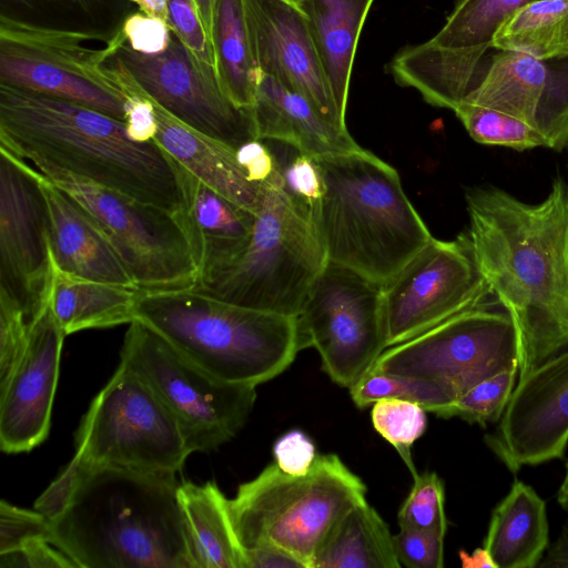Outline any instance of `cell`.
<instances>
[{"instance_id":"6da1fadb","label":"cell","mask_w":568,"mask_h":568,"mask_svg":"<svg viewBox=\"0 0 568 568\" xmlns=\"http://www.w3.org/2000/svg\"><path fill=\"white\" fill-rule=\"evenodd\" d=\"M475 262L517 333L519 379L568 346V186L525 203L495 186L465 193Z\"/></svg>"},{"instance_id":"7a4b0ae2","label":"cell","mask_w":568,"mask_h":568,"mask_svg":"<svg viewBox=\"0 0 568 568\" xmlns=\"http://www.w3.org/2000/svg\"><path fill=\"white\" fill-rule=\"evenodd\" d=\"M178 486L175 473L65 467L34 509L78 567L199 568Z\"/></svg>"},{"instance_id":"3957f363","label":"cell","mask_w":568,"mask_h":568,"mask_svg":"<svg viewBox=\"0 0 568 568\" xmlns=\"http://www.w3.org/2000/svg\"><path fill=\"white\" fill-rule=\"evenodd\" d=\"M0 148L44 176L65 174L176 213L178 162L123 121L49 94L0 83Z\"/></svg>"},{"instance_id":"277c9868","label":"cell","mask_w":568,"mask_h":568,"mask_svg":"<svg viewBox=\"0 0 568 568\" xmlns=\"http://www.w3.org/2000/svg\"><path fill=\"white\" fill-rule=\"evenodd\" d=\"M314 159L323 182L314 221L327 261L386 283L433 237L398 172L364 149Z\"/></svg>"},{"instance_id":"5b68a950","label":"cell","mask_w":568,"mask_h":568,"mask_svg":"<svg viewBox=\"0 0 568 568\" xmlns=\"http://www.w3.org/2000/svg\"><path fill=\"white\" fill-rule=\"evenodd\" d=\"M135 318L213 376L257 386L282 374L301 348L298 321L202 294L140 291Z\"/></svg>"},{"instance_id":"8992f818","label":"cell","mask_w":568,"mask_h":568,"mask_svg":"<svg viewBox=\"0 0 568 568\" xmlns=\"http://www.w3.org/2000/svg\"><path fill=\"white\" fill-rule=\"evenodd\" d=\"M266 185L247 241L230 256L202 267L193 290L297 317L327 257L313 213L283 189L280 166Z\"/></svg>"},{"instance_id":"52a82bcc","label":"cell","mask_w":568,"mask_h":568,"mask_svg":"<svg viewBox=\"0 0 568 568\" xmlns=\"http://www.w3.org/2000/svg\"><path fill=\"white\" fill-rule=\"evenodd\" d=\"M366 491L363 480L337 455L322 454L303 476L270 464L239 486L229 508L244 549L277 547L304 568H314L335 524L366 500Z\"/></svg>"},{"instance_id":"ba28073f","label":"cell","mask_w":568,"mask_h":568,"mask_svg":"<svg viewBox=\"0 0 568 568\" xmlns=\"http://www.w3.org/2000/svg\"><path fill=\"white\" fill-rule=\"evenodd\" d=\"M97 34L1 14L0 83L72 101L124 122L129 97L110 57L125 38L119 29L103 47L88 45Z\"/></svg>"},{"instance_id":"9c48e42d","label":"cell","mask_w":568,"mask_h":568,"mask_svg":"<svg viewBox=\"0 0 568 568\" xmlns=\"http://www.w3.org/2000/svg\"><path fill=\"white\" fill-rule=\"evenodd\" d=\"M192 454L169 409L129 366L93 398L75 433L69 469L122 467L178 473Z\"/></svg>"},{"instance_id":"30bf717a","label":"cell","mask_w":568,"mask_h":568,"mask_svg":"<svg viewBox=\"0 0 568 568\" xmlns=\"http://www.w3.org/2000/svg\"><path fill=\"white\" fill-rule=\"evenodd\" d=\"M121 362L169 409L191 453L211 452L232 439L246 424L256 400L255 386L213 376L138 318L129 324Z\"/></svg>"},{"instance_id":"8fae6325","label":"cell","mask_w":568,"mask_h":568,"mask_svg":"<svg viewBox=\"0 0 568 568\" xmlns=\"http://www.w3.org/2000/svg\"><path fill=\"white\" fill-rule=\"evenodd\" d=\"M383 284L327 261L297 316L301 348L314 347L322 369L349 388L387 348Z\"/></svg>"},{"instance_id":"7c38bea8","label":"cell","mask_w":568,"mask_h":568,"mask_svg":"<svg viewBox=\"0 0 568 568\" xmlns=\"http://www.w3.org/2000/svg\"><path fill=\"white\" fill-rule=\"evenodd\" d=\"M45 178L92 215L140 291L195 286L197 265L175 213L65 174Z\"/></svg>"},{"instance_id":"4fadbf2b","label":"cell","mask_w":568,"mask_h":568,"mask_svg":"<svg viewBox=\"0 0 568 568\" xmlns=\"http://www.w3.org/2000/svg\"><path fill=\"white\" fill-rule=\"evenodd\" d=\"M491 305L486 302L464 311L387 347L371 369L436 379L448 386L456 398L487 377L518 369L513 320L506 310Z\"/></svg>"},{"instance_id":"5bb4252c","label":"cell","mask_w":568,"mask_h":568,"mask_svg":"<svg viewBox=\"0 0 568 568\" xmlns=\"http://www.w3.org/2000/svg\"><path fill=\"white\" fill-rule=\"evenodd\" d=\"M382 293L386 347L479 306L493 295L466 233L454 241L432 237L383 284Z\"/></svg>"},{"instance_id":"9a60e30c","label":"cell","mask_w":568,"mask_h":568,"mask_svg":"<svg viewBox=\"0 0 568 568\" xmlns=\"http://www.w3.org/2000/svg\"><path fill=\"white\" fill-rule=\"evenodd\" d=\"M113 57L150 100L183 124L234 150L258 140L252 109L237 106L224 92L215 68L202 62L172 29L161 53H140L124 39Z\"/></svg>"},{"instance_id":"2e32d148","label":"cell","mask_w":568,"mask_h":568,"mask_svg":"<svg viewBox=\"0 0 568 568\" xmlns=\"http://www.w3.org/2000/svg\"><path fill=\"white\" fill-rule=\"evenodd\" d=\"M532 0H458L428 41L402 49L388 70L438 108L454 110L475 88L486 52L500 24Z\"/></svg>"},{"instance_id":"e0dca14e","label":"cell","mask_w":568,"mask_h":568,"mask_svg":"<svg viewBox=\"0 0 568 568\" xmlns=\"http://www.w3.org/2000/svg\"><path fill=\"white\" fill-rule=\"evenodd\" d=\"M42 173L0 148V295L33 326L50 305L54 266Z\"/></svg>"},{"instance_id":"ac0fdd59","label":"cell","mask_w":568,"mask_h":568,"mask_svg":"<svg viewBox=\"0 0 568 568\" xmlns=\"http://www.w3.org/2000/svg\"><path fill=\"white\" fill-rule=\"evenodd\" d=\"M485 443L513 473L564 457L568 444V349L518 381Z\"/></svg>"},{"instance_id":"d6986e66","label":"cell","mask_w":568,"mask_h":568,"mask_svg":"<svg viewBox=\"0 0 568 568\" xmlns=\"http://www.w3.org/2000/svg\"><path fill=\"white\" fill-rule=\"evenodd\" d=\"M539 60L499 50L462 103L494 109L537 129L548 148L568 146V57Z\"/></svg>"},{"instance_id":"ffe728a7","label":"cell","mask_w":568,"mask_h":568,"mask_svg":"<svg viewBox=\"0 0 568 568\" xmlns=\"http://www.w3.org/2000/svg\"><path fill=\"white\" fill-rule=\"evenodd\" d=\"M243 1L257 72L301 93L325 119L346 129L298 0Z\"/></svg>"},{"instance_id":"44dd1931","label":"cell","mask_w":568,"mask_h":568,"mask_svg":"<svg viewBox=\"0 0 568 568\" xmlns=\"http://www.w3.org/2000/svg\"><path fill=\"white\" fill-rule=\"evenodd\" d=\"M65 335L50 305L32 326L27 351L0 387V447L30 452L48 436Z\"/></svg>"},{"instance_id":"7402d4cb","label":"cell","mask_w":568,"mask_h":568,"mask_svg":"<svg viewBox=\"0 0 568 568\" xmlns=\"http://www.w3.org/2000/svg\"><path fill=\"white\" fill-rule=\"evenodd\" d=\"M41 189L48 207L49 245L54 267L74 277L138 288L92 215L43 174Z\"/></svg>"},{"instance_id":"603a6c76","label":"cell","mask_w":568,"mask_h":568,"mask_svg":"<svg viewBox=\"0 0 568 568\" xmlns=\"http://www.w3.org/2000/svg\"><path fill=\"white\" fill-rule=\"evenodd\" d=\"M258 140L282 142L312 158L361 150L347 129L327 119L301 93L257 72L252 106Z\"/></svg>"},{"instance_id":"cb8c5ba5","label":"cell","mask_w":568,"mask_h":568,"mask_svg":"<svg viewBox=\"0 0 568 568\" xmlns=\"http://www.w3.org/2000/svg\"><path fill=\"white\" fill-rule=\"evenodd\" d=\"M152 103L158 126L154 140L201 182L256 214L266 194V182L258 184L247 179L234 149L193 130Z\"/></svg>"},{"instance_id":"d4e9b609","label":"cell","mask_w":568,"mask_h":568,"mask_svg":"<svg viewBox=\"0 0 568 568\" xmlns=\"http://www.w3.org/2000/svg\"><path fill=\"white\" fill-rule=\"evenodd\" d=\"M178 169L181 205L175 215L186 233L199 273L247 241L255 214L201 182L179 162Z\"/></svg>"},{"instance_id":"484cf974","label":"cell","mask_w":568,"mask_h":568,"mask_svg":"<svg viewBox=\"0 0 568 568\" xmlns=\"http://www.w3.org/2000/svg\"><path fill=\"white\" fill-rule=\"evenodd\" d=\"M374 0H298L339 115L345 120L359 34Z\"/></svg>"},{"instance_id":"4316f807","label":"cell","mask_w":568,"mask_h":568,"mask_svg":"<svg viewBox=\"0 0 568 568\" xmlns=\"http://www.w3.org/2000/svg\"><path fill=\"white\" fill-rule=\"evenodd\" d=\"M545 501L527 484L515 480L494 509L484 547L496 568L537 567L548 547Z\"/></svg>"},{"instance_id":"83f0119b","label":"cell","mask_w":568,"mask_h":568,"mask_svg":"<svg viewBox=\"0 0 568 568\" xmlns=\"http://www.w3.org/2000/svg\"><path fill=\"white\" fill-rule=\"evenodd\" d=\"M176 494L199 568H246L245 549L232 521L229 498L217 485L182 481Z\"/></svg>"},{"instance_id":"f1b7e54d","label":"cell","mask_w":568,"mask_h":568,"mask_svg":"<svg viewBox=\"0 0 568 568\" xmlns=\"http://www.w3.org/2000/svg\"><path fill=\"white\" fill-rule=\"evenodd\" d=\"M139 292L133 287L74 277L54 267L50 308L67 336L84 329L130 324L135 320Z\"/></svg>"},{"instance_id":"f546056e","label":"cell","mask_w":568,"mask_h":568,"mask_svg":"<svg viewBox=\"0 0 568 568\" xmlns=\"http://www.w3.org/2000/svg\"><path fill=\"white\" fill-rule=\"evenodd\" d=\"M394 535L363 500L349 508L328 534L314 568H399Z\"/></svg>"},{"instance_id":"4dcf8cb0","label":"cell","mask_w":568,"mask_h":568,"mask_svg":"<svg viewBox=\"0 0 568 568\" xmlns=\"http://www.w3.org/2000/svg\"><path fill=\"white\" fill-rule=\"evenodd\" d=\"M212 43L224 92L237 106L252 109L257 69L243 0H215Z\"/></svg>"},{"instance_id":"1f68e13d","label":"cell","mask_w":568,"mask_h":568,"mask_svg":"<svg viewBox=\"0 0 568 568\" xmlns=\"http://www.w3.org/2000/svg\"><path fill=\"white\" fill-rule=\"evenodd\" d=\"M491 47L539 60L568 57V0H532L507 18Z\"/></svg>"},{"instance_id":"d6a6232c","label":"cell","mask_w":568,"mask_h":568,"mask_svg":"<svg viewBox=\"0 0 568 568\" xmlns=\"http://www.w3.org/2000/svg\"><path fill=\"white\" fill-rule=\"evenodd\" d=\"M358 408L385 398L407 400L438 417L455 403L456 395L444 383L433 378L371 369L348 388Z\"/></svg>"},{"instance_id":"836d02e7","label":"cell","mask_w":568,"mask_h":568,"mask_svg":"<svg viewBox=\"0 0 568 568\" xmlns=\"http://www.w3.org/2000/svg\"><path fill=\"white\" fill-rule=\"evenodd\" d=\"M453 111L478 143L518 151L548 148L547 140L537 129L510 114L470 103H460Z\"/></svg>"},{"instance_id":"e575fe53","label":"cell","mask_w":568,"mask_h":568,"mask_svg":"<svg viewBox=\"0 0 568 568\" xmlns=\"http://www.w3.org/2000/svg\"><path fill=\"white\" fill-rule=\"evenodd\" d=\"M371 416L375 430L396 449L415 477L418 471L412 447L426 430V410L415 403L385 398L373 404Z\"/></svg>"},{"instance_id":"d590c367","label":"cell","mask_w":568,"mask_h":568,"mask_svg":"<svg viewBox=\"0 0 568 568\" xmlns=\"http://www.w3.org/2000/svg\"><path fill=\"white\" fill-rule=\"evenodd\" d=\"M518 369L487 377L465 392L446 410L443 418L459 417L485 427L503 416L515 388Z\"/></svg>"},{"instance_id":"8d00e7d4","label":"cell","mask_w":568,"mask_h":568,"mask_svg":"<svg viewBox=\"0 0 568 568\" xmlns=\"http://www.w3.org/2000/svg\"><path fill=\"white\" fill-rule=\"evenodd\" d=\"M413 479L412 489L398 510V525L447 532L443 480L435 471L418 473Z\"/></svg>"},{"instance_id":"74e56055","label":"cell","mask_w":568,"mask_h":568,"mask_svg":"<svg viewBox=\"0 0 568 568\" xmlns=\"http://www.w3.org/2000/svg\"><path fill=\"white\" fill-rule=\"evenodd\" d=\"M52 544L49 518L38 511L17 507L6 500L0 503V554L16 550L34 540Z\"/></svg>"},{"instance_id":"f35d334b","label":"cell","mask_w":568,"mask_h":568,"mask_svg":"<svg viewBox=\"0 0 568 568\" xmlns=\"http://www.w3.org/2000/svg\"><path fill=\"white\" fill-rule=\"evenodd\" d=\"M31 329L23 312L11 300L0 295V387L7 384L23 357Z\"/></svg>"},{"instance_id":"ab89813d","label":"cell","mask_w":568,"mask_h":568,"mask_svg":"<svg viewBox=\"0 0 568 568\" xmlns=\"http://www.w3.org/2000/svg\"><path fill=\"white\" fill-rule=\"evenodd\" d=\"M445 531L399 525L394 546L400 566L407 568H442Z\"/></svg>"},{"instance_id":"60d3db41","label":"cell","mask_w":568,"mask_h":568,"mask_svg":"<svg viewBox=\"0 0 568 568\" xmlns=\"http://www.w3.org/2000/svg\"><path fill=\"white\" fill-rule=\"evenodd\" d=\"M165 2L172 31L202 62L216 70L214 49L206 36L194 0H165Z\"/></svg>"},{"instance_id":"b9f144b4","label":"cell","mask_w":568,"mask_h":568,"mask_svg":"<svg viewBox=\"0 0 568 568\" xmlns=\"http://www.w3.org/2000/svg\"><path fill=\"white\" fill-rule=\"evenodd\" d=\"M280 170L286 193L314 215L323 194V182L315 159L297 151L288 162L280 163Z\"/></svg>"},{"instance_id":"7bdbcfd3","label":"cell","mask_w":568,"mask_h":568,"mask_svg":"<svg viewBox=\"0 0 568 568\" xmlns=\"http://www.w3.org/2000/svg\"><path fill=\"white\" fill-rule=\"evenodd\" d=\"M128 44L143 54H158L163 52L171 40L170 26L144 12L128 16L121 27Z\"/></svg>"},{"instance_id":"ee69618b","label":"cell","mask_w":568,"mask_h":568,"mask_svg":"<svg viewBox=\"0 0 568 568\" xmlns=\"http://www.w3.org/2000/svg\"><path fill=\"white\" fill-rule=\"evenodd\" d=\"M273 455L276 466L293 476L307 474L317 457L314 443L298 429L282 435L273 447Z\"/></svg>"},{"instance_id":"f6af8a7d","label":"cell","mask_w":568,"mask_h":568,"mask_svg":"<svg viewBox=\"0 0 568 568\" xmlns=\"http://www.w3.org/2000/svg\"><path fill=\"white\" fill-rule=\"evenodd\" d=\"M77 564L48 540H34L0 554V568H70Z\"/></svg>"},{"instance_id":"bcb514c9","label":"cell","mask_w":568,"mask_h":568,"mask_svg":"<svg viewBox=\"0 0 568 568\" xmlns=\"http://www.w3.org/2000/svg\"><path fill=\"white\" fill-rule=\"evenodd\" d=\"M236 159L247 179L254 183H264L278 169V160L262 140H251L235 150Z\"/></svg>"},{"instance_id":"7dc6e473","label":"cell","mask_w":568,"mask_h":568,"mask_svg":"<svg viewBox=\"0 0 568 568\" xmlns=\"http://www.w3.org/2000/svg\"><path fill=\"white\" fill-rule=\"evenodd\" d=\"M246 568H304L286 551L273 546L245 549Z\"/></svg>"},{"instance_id":"c3c4849f","label":"cell","mask_w":568,"mask_h":568,"mask_svg":"<svg viewBox=\"0 0 568 568\" xmlns=\"http://www.w3.org/2000/svg\"><path fill=\"white\" fill-rule=\"evenodd\" d=\"M539 568H568V517L555 542L538 564Z\"/></svg>"},{"instance_id":"681fc988","label":"cell","mask_w":568,"mask_h":568,"mask_svg":"<svg viewBox=\"0 0 568 568\" xmlns=\"http://www.w3.org/2000/svg\"><path fill=\"white\" fill-rule=\"evenodd\" d=\"M459 558L464 568H496L485 547L476 548L471 554L460 550Z\"/></svg>"},{"instance_id":"f907efd6","label":"cell","mask_w":568,"mask_h":568,"mask_svg":"<svg viewBox=\"0 0 568 568\" xmlns=\"http://www.w3.org/2000/svg\"><path fill=\"white\" fill-rule=\"evenodd\" d=\"M194 2L196 4L206 36L212 43L215 0H194Z\"/></svg>"},{"instance_id":"816d5d0a","label":"cell","mask_w":568,"mask_h":568,"mask_svg":"<svg viewBox=\"0 0 568 568\" xmlns=\"http://www.w3.org/2000/svg\"><path fill=\"white\" fill-rule=\"evenodd\" d=\"M140 10L148 16L158 18L169 24L168 9L165 0H132Z\"/></svg>"},{"instance_id":"f5cc1de1","label":"cell","mask_w":568,"mask_h":568,"mask_svg":"<svg viewBox=\"0 0 568 568\" xmlns=\"http://www.w3.org/2000/svg\"><path fill=\"white\" fill-rule=\"evenodd\" d=\"M558 503L568 510V463L566 465V475L558 490Z\"/></svg>"},{"instance_id":"db71d44e","label":"cell","mask_w":568,"mask_h":568,"mask_svg":"<svg viewBox=\"0 0 568 568\" xmlns=\"http://www.w3.org/2000/svg\"><path fill=\"white\" fill-rule=\"evenodd\" d=\"M567 185H568V183H567Z\"/></svg>"},{"instance_id":"11a10c76","label":"cell","mask_w":568,"mask_h":568,"mask_svg":"<svg viewBox=\"0 0 568 568\" xmlns=\"http://www.w3.org/2000/svg\"><path fill=\"white\" fill-rule=\"evenodd\" d=\"M568 186V185H567Z\"/></svg>"}]
</instances>
